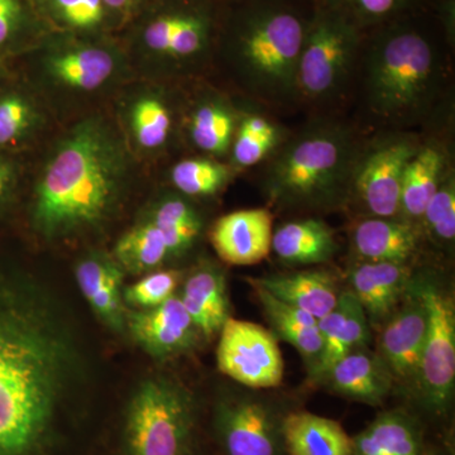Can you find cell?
Here are the masks:
<instances>
[{"instance_id": "836d02e7", "label": "cell", "mask_w": 455, "mask_h": 455, "mask_svg": "<svg viewBox=\"0 0 455 455\" xmlns=\"http://www.w3.org/2000/svg\"><path fill=\"white\" fill-rule=\"evenodd\" d=\"M230 164L212 158H185L171 170L173 187L185 196L206 197L220 193L232 180Z\"/></svg>"}, {"instance_id": "4316f807", "label": "cell", "mask_w": 455, "mask_h": 455, "mask_svg": "<svg viewBox=\"0 0 455 455\" xmlns=\"http://www.w3.org/2000/svg\"><path fill=\"white\" fill-rule=\"evenodd\" d=\"M239 113L227 99L208 95L197 101L188 118V136L200 151L224 157L230 154Z\"/></svg>"}, {"instance_id": "8fae6325", "label": "cell", "mask_w": 455, "mask_h": 455, "mask_svg": "<svg viewBox=\"0 0 455 455\" xmlns=\"http://www.w3.org/2000/svg\"><path fill=\"white\" fill-rule=\"evenodd\" d=\"M220 334L217 362L220 372L252 390L280 385L283 359L271 331L254 323L228 317Z\"/></svg>"}, {"instance_id": "ab89813d", "label": "cell", "mask_w": 455, "mask_h": 455, "mask_svg": "<svg viewBox=\"0 0 455 455\" xmlns=\"http://www.w3.org/2000/svg\"><path fill=\"white\" fill-rule=\"evenodd\" d=\"M29 22L26 0H0V51L16 46Z\"/></svg>"}, {"instance_id": "9a60e30c", "label": "cell", "mask_w": 455, "mask_h": 455, "mask_svg": "<svg viewBox=\"0 0 455 455\" xmlns=\"http://www.w3.org/2000/svg\"><path fill=\"white\" fill-rule=\"evenodd\" d=\"M274 217L265 208L244 209L223 215L211 229V242L221 260L233 266H251L272 250Z\"/></svg>"}, {"instance_id": "d6a6232c", "label": "cell", "mask_w": 455, "mask_h": 455, "mask_svg": "<svg viewBox=\"0 0 455 455\" xmlns=\"http://www.w3.org/2000/svg\"><path fill=\"white\" fill-rule=\"evenodd\" d=\"M132 134L146 151H158L169 143L173 116L163 98L155 94L136 99L130 109Z\"/></svg>"}, {"instance_id": "60d3db41", "label": "cell", "mask_w": 455, "mask_h": 455, "mask_svg": "<svg viewBox=\"0 0 455 455\" xmlns=\"http://www.w3.org/2000/svg\"><path fill=\"white\" fill-rule=\"evenodd\" d=\"M18 169L8 158L0 157V209L8 203L17 187Z\"/></svg>"}, {"instance_id": "d4e9b609", "label": "cell", "mask_w": 455, "mask_h": 455, "mask_svg": "<svg viewBox=\"0 0 455 455\" xmlns=\"http://www.w3.org/2000/svg\"><path fill=\"white\" fill-rule=\"evenodd\" d=\"M180 299L197 331L205 338L220 333L229 317L226 277L214 266H202L194 271L185 281Z\"/></svg>"}, {"instance_id": "4fadbf2b", "label": "cell", "mask_w": 455, "mask_h": 455, "mask_svg": "<svg viewBox=\"0 0 455 455\" xmlns=\"http://www.w3.org/2000/svg\"><path fill=\"white\" fill-rule=\"evenodd\" d=\"M217 27L202 5H184L155 17L143 32V42L155 55L184 64L209 52Z\"/></svg>"}, {"instance_id": "ffe728a7", "label": "cell", "mask_w": 455, "mask_h": 455, "mask_svg": "<svg viewBox=\"0 0 455 455\" xmlns=\"http://www.w3.org/2000/svg\"><path fill=\"white\" fill-rule=\"evenodd\" d=\"M423 235L420 224L414 221L400 217H367L352 230V244L364 262L410 263Z\"/></svg>"}, {"instance_id": "5bb4252c", "label": "cell", "mask_w": 455, "mask_h": 455, "mask_svg": "<svg viewBox=\"0 0 455 455\" xmlns=\"http://www.w3.org/2000/svg\"><path fill=\"white\" fill-rule=\"evenodd\" d=\"M131 337L156 359L184 355L196 347L199 331L180 296H171L152 309L134 310L125 315Z\"/></svg>"}, {"instance_id": "d590c367", "label": "cell", "mask_w": 455, "mask_h": 455, "mask_svg": "<svg viewBox=\"0 0 455 455\" xmlns=\"http://www.w3.org/2000/svg\"><path fill=\"white\" fill-rule=\"evenodd\" d=\"M423 235L440 245H451L455 238V173L445 176L425 208L420 221Z\"/></svg>"}, {"instance_id": "4dcf8cb0", "label": "cell", "mask_w": 455, "mask_h": 455, "mask_svg": "<svg viewBox=\"0 0 455 455\" xmlns=\"http://www.w3.org/2000/svg\"><path fill=\"white\" fill-rule=\"evenodd\" d=\"M314 3L337 12L366 32L433 7L434 0H314Z\"/></svg>"}, {"instance_id": "cb8c5ba5", "label": "cell", "mask_w": 455, "mask_h": 455, "mask_svg": "<svg viewBox=\"0 0 455 455\" xmlns=\"http://www.w3.org/2000/svg\"><path fill=\"white\" fill-rule=\"evenodd\" d=\"M286 455H352V436L338 421L291 410L283 421Z\"/></svg>"}, {"instance_id": "f546056e", "label": "cell", "mask_w": 455, "mask_h": 455, "mask_svg": "<svg viewBox=\"0 0 455 455\" xmlns=\"http://www.w3.org/2000/svg\"><path fill=\"white\" fill-rule=\"evenodd\" d=\"M169 257L163 233L149 220L131 228L114 248V259L132 275L154 272Z\"/></svg>"}, {"instance_id": "b9f144b4", "label": "cell", "mask_w": 455, "mask_h": 455, "mask_svg": "<svg viewBox=\"0 0 455 455\" xmlns=\"http://www.w3.org/2000/svg\"><path fill=\"white\" fill-rule=\"evenodd\" d=\"M145 0H104L108 11L114 16L128 18L142 5Z\"/></svg>"}, {"instance_id": "7bdbcfd3", "label": "cell", "mask_w": 455, "mask_h": 455, "mask_svg": "<svg viewBox=\"0 0 455 455\" xmlns=\"http://www.w3.org/2000/svg\"><path fill=\"white\" fill-rule=\"evenodd\" d=\"M421 455H454L449 442H427Z\"/></svg>"}, {"instance_id": "e0dca14e", "label": "cell", "mask_w": 455, "mask_h": 455, "mask_svg": "<svg viewBox=\"0 0 455 455\" xmlns=\"http://www.w3.org/2000/svg\"><path fill=\"white\" fill-rule=\"evenodd\" d=\"M317 326L323 347L315 363L310 367L314 379H319L340 358L367 347L371 339L366 313L350 290L339 293L334 309L317 320Z\"/></svg>"}, {"instance_id": "83f0119b", "label": "cell", "mask_w": 455, "mask_h": 455, "mask_svg": "<svg viewBox=\"0 0 455 455\" xmlns=\"http://www.w3.org/2000/svg\"><path fill=\"white\" fill-rule=\"evenodd\" d=\"M251 284L278 337L289 341L301 353L302 357L309 361L310 367L313 366L323 347L322 335L315 317L278 300L262 287Z\"/></svg>"}, {"instance_id": "7c38bea8", "label": "cell", "mask_w": 455, "mask_h": 455, "mask_svg": "<svg viewBox=\"0 0 455 455\" xmlns=\"http://www.w3.org/2000/svg\"><path fill=\"white\" fill-rule=\"evenodd\" d=\"M427 328V310L410 284L398 309L381 326L377 355L387 367L394 382L406 386L405 390L411 394H415L418 386Z\"/></svg>"}, {"instance_id": "7a4b0ae2", "label": "cell", "mask_w": 455, "mask_h": 455, "mask_svg": "<svg viewBox=\"0 0 455 455\" xmlns=\"http://www.w3.org/2000/svg\"><path fill=\"white\" fill-rule=\"evenodd\" d=\"M453 46L434 4L364 32L355 84L368 122L385 132L429 123L444 99Z\"/></svg>"}, {"instance_id": "5b68a950", "label": "cell", "mask_w": 455, "mask_h": 455, "mask_svg": "<svg viewBox=\"0 0 455 455\" xmlns=\"http://www.w3.org/2000/svg\"><path fill=\"white\" fill-rule=\"evenodd\" d=\"M361 145L348 123L316 116L269 156L263 171L266 191L287 206L324 208L343 202Z\"/></svg>"}, {"instance_id": "8992f818", "label": "cell", "mask_w": 455, "mask_h": 455, "mask_svg": "<svg viewBox=\"0 0 455 455\" xmlns=\"http://www.w3.org/2000/svg\"><path fill=\"white\" fill-rule=\"evenodd\" d=\"M363 38L355 23L315 4L299 57L296 106L325 110L344 100L357 76Z\"/></svg>"}, {"instance_id": "ee69618b", "label": "cell", "mask_w": 455, "mask_h": 455, "mask_svg": "<svg viewBox=\"0 0 455 455\" xmlns=\"http://www.w3.org/2000/svg\"><path fill=\"white\" fill-rule=\"evenodd\" d=\"M196 455H202V454H199V451H197V453Z\"/></svg>"}, {"instance_id": "277c9868", "label": "cell", "mask_w": 455, "mask_h": 455, "mask_svg": "<svg viewBox=\"0 0 455 455\" xmlns=\"http://www.w3.org/2000/svg\"><path fill=\"white\" fill-rule=\"evenodd\" d=\"M314 0H235L224 52L242 89L262 106L296 107V74Z\"/></svg>"}, {"instance_id": "8d00e7d4", "label": "cell", "mask_w": 455, "mask_h": 455, "mask_svg": "<svg viewBox=\"0 0 455 455\" xmlns=\"http://www.w3.org/2000/svg\"><path fill=\"white\" fill-rule=\"evenodd\" d=\"M37 123V109L26 95L12 92L0 97V147L25 140Z\"/></svg>"}, {"instance_id": "3957f363", "label": "cell", "mask_w": 455, "mask_h": 455, "mask_svg": "<svg viewBox=\"0 0 455 455\" xmlns=\"http://www.w3.org/2000/svg\"><path fill=\"white\" fill-rule=\"evenodd\" d=\"M124 145L101 119L75 125L57 145L35 188L32 223L41 235H74L103 223L127 181Z\"/></svg>"}, {"instance_id": "d6986e66", "label": "cell", "mask_w": 455, "mask_h": 455, "mask_svg": "<svg viewBox=\"0 0 455 455\" xmlns=\"http://www.w3.org/2000/svg\"><path fill=\"white\" fill-rule=\"evenodd\" d=\"M319 379L335 394L370 406L383 405L395 383L382 359L367 347L335 362Z\"/></svg>"}, {"instance_id": "f35d334b", "label": "cell", "mask_w": 455, "mask_h": 455, "mask_svg": "<svg viewBox=\"0 0 455 455\" xmlns=\"http://www.w3.org/2000/svg\"><path fill=\"white\" fill-rule=\"evenodd\" d=\"M123 271L114 257L92 252L84 257L75 269L77 284L85 299L113 284H123Z\"/></svg>"}, {"instance_id": "2e32d148", "label": "cell", "mask_w": 455, "mask_h": 455, "mask_svg": "<svg viewBox=\"0 0 455 455\" xmlns=\"http://www.w3.org/2000/svg\"><path fill=\"white\" fill-rule=\"evenodd\" d=\"M412 278L409 263L363 260L350 271V291L363 307L370 325L379 328L405 299Z\"/></svg>"}, {"instance_id": "74e56055", "label": "cell", "mask_w": 455, "mask_h": 455, "mask_svg": "<svg viewBox=\"0 0 455 455\" xmlns=\"http://www.w3.org/2000/svg\"><path fill=\"white\" fill-rule=\"evenodd\" d=\"M181 281L176 269L149 272L136 283L123 289V301L139 310L152 309L169 300Z\"/></svg>"}, {"instance_id": "52a82bcc", "label": "cell", "mask_w": 455, "mask_h": 455, "mask_svg": "<svg viewBox=\"0 0 455 455\" xmlns=\"http://www.w3.org/2000/svg\"><path fill=\"white\" fill-rule=\"evenodd\" d=\"M197 406L193 395L164 377L146 379L128 403L122 455H196Z\"/></svg>"}, {"instance_id": "ba28073f", "label": "cell", "mask_w": 455, "mask_h": 455, "mask_svg": "<svg viewBox=\"0 0 455 455\" xmlns=\"http://www.w3.org/2000/svg\"><path fill=\"white\" fill-rule=\"evenodd\" d=\"M427 310V328L415 397L425 415L447 420L455 386V307L451 293L431 278H412Z\"/></svg>"}, {"instance_id": "f1b7e54d", "label": "cell", "mask_w": 455, "mask_h": 455, "mask_svg": "<svg viewBox=\"0 0 455 455\" xmlns=\"http://www.w3.org/2000/svg\"><path fill=\"white\" fill-rule=\"evenodd\" d=\"M284 140L283 128L262 113L239 114L230 148V167L244 170L267 160Z\"/></svg>"}, {"instance_id": "7402d4cb", "label": "cell", "mask_w": 455, "mask_h": 455, "mask_svg": "<svg viewBox=\"0 0 455 455\" xmlns=\"http://www.w3.org/2000/svg\"><path fill=\"white\" fill-rule=\"evenodd\" d=\"M352 442V455H421L429 439L418 415L394 409L377 415Z\"/></svg>"}, {"instance_id": "e575fe53", "label": "cell", "mask_w": 455, "mask_h": 455, "mask_svg": "<svg viewBox=\"0 0 455 455\" xmlns=\"http://www.w3.org/2000/svg\"><path fill=\"white\" fill-rule=\"evenodd\" d=\"M47 17L74 32H97L112 16L104 0H42Z\"/></svg>"}, {"instance_id": "6da1fadb", "label": "cell", "mask_w": 455, "mask_h": 455, "mask_svg": "<svg viewBox=\"0 0 455 455\" xmlns=\"http://www.w3.org/2000/svg\"><path fill=\"white\" fill-rule=\"evenodd\" d=\"M71 364L64 334L37 305L0 286V455H50Z\"/></svg>"}, {"instance_id": "9c48e42d", "label": "cell", "mask_w": 455, "mask_h": 455, "mask_svg": "<svg viewBox=\"0 0 455 455\" xmlns=\"http://www.w3.org/2000/svg\"><path fill=\"white\" fill-rule=\"evenodd\" d=\"M415 132L388 131L359 147L350 175L348 196L368 217H400L403 173L420 145Z\"/></svg>"}, {"instance_id": "ac0fdd59", "label": "cell", "mask_w": 455, "mask_h": 455, "mask_svg": "<svg viewBox=\"0 0 455 455\" xmlns=\"http://www.w3.org/2000/svg\"><path fill=\"white\" fill-rule=\"evenodd\" d=\"M453 169L448 143L436 137L421 139L403 173L400 218L419 223L427 203Z\"/></svg>"}, {"instance_id": "44dd1931", "label": "cell", "mask_w": 455, "mask_h": 455, "mask_svg": "<svg viewBox=\"0 0 455 455\" xmlns=\"http://www.w3.org/2000/svg\"><path fill=\"white\" fill-rule=\"evenodd\" d=\"M118 55L99 44H70L51 52L47 75L59 85L79 92L103 88L118 73Z\"/></svg>"}, {"instance_id": "603a6c76", "label": "cell", "mask_w": 455, "mask_h": 455, "mask_svg": "<svg viewBox=\"0 0 455 455\" xmlns=\"http://www.w3.org/2000/svg\"><path fill=\"white\" fill-rule=\"evenodd\" d=\"M248 283L262 287L278 300L309 314L316 320L331 313L339 299L333 275L323 269L248 278Z\"/></svg>"}, {"instance_id": "484cf974", "label": "cell", "mask_w": 455, "mask_h": 455, "mask_svg": "<svg viewBox=\"0 0 455 455\" xmlns=\"http://www.w3.org/2000/svg\"><path fill=\"white\" fill-rule=\"evenodd\" d=\"M337 250L333 229L315 218L284 223L272 235L271 251L278 259L291 265L328 262Z\"/></svg>"}, {"instance_id": "30bf717a", "label": "cell", "mask_w": 455, "mask_h": 455, "mask_svg": "<svg viewBox=\"0 0 455 455\" xmlns=\"http://www.w3.org/2000/svg\"><path fill=\"white\" fill-rule=\"evenodd\" d=\"M292 409L269 398L230 395L212 411V434L223 455H286L283 421Z\"/></svg>"}, {"instance_id": "1f68e13d", "label": "cell", "mask_w": 455, "mask_h": 455, "mask_svg": "<svg viewBox=\"0 0 455 455\" xmlns=\"http://www.w3.org/2000/svg\"><path fill=\"white\" fill-rule=\"evenodd\" d=\"M149 221L163 233L170 256L187 252L202 233L196 208L180 196H167L156 205Z\"/></svg>"}]
</instances>
